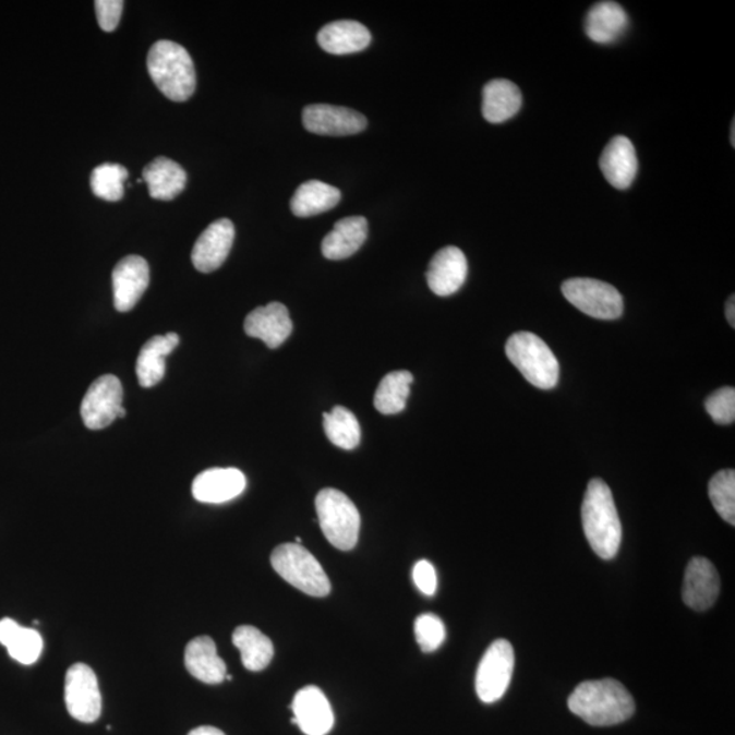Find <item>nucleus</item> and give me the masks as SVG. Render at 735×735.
<instances>
[{
    "instance_id": "1",
    "label": "nucleus",
    "mask_w": 735,
    "mask_h": 735,
    "mask_svg": "<svg viewBox=\"0 0 735 735\" xmlns=\"http://www.w3.org/2000/svg\"><path fill=\"white\" fill-rule=\"evenodd\" d=\"M568 707L576 716L598 727L618 725L635 714L632 695L613 678L579 684L569 696Z\"/></svg>"
},
{
    "instance_id": "2",
    "label": "nucleus",
    "mask_w": 735,
    "mask_h": 735,
    "mask_svg": "<svg viewBox=\"0 0 735 735\" xmlns=\"http://www.w3.org/2000/svg\"><path fill=\"white\" fill-rule=\"evenodd\" d=\"M581 522L592 551L603 559L616 557L623 540L622 520L614 504L611 487L600 479L587 486Z\"/></svg>"
},
{
    "instance_id": "3",
    "label": "nucleus",
    "mask_w": 735,
    "mask_h": 735,
    "mask_svg": "<svg viewBox=\"0 0 735 735\" xmlns=\"http://www.w3.org/2000/svg\"><path fill=\"white\" fill-rule=\"evenodd\" d=\"M147 70L162 95L174 103H184L194 95L196 74L186 49L178 43L161 40L147 55Z\"/></svg>"
},
{
    "instance_id": "4",
    "label": "nucleus",
    "mask_w": 735,
    "mask_h": 735,
    "mask_svg": "<svg viewBox=\"0 0 735 735\" xmlns=\"http://www.w3.org/2000/svg\"><path fill=\"white\" fill-rule=\"evenodd\" d=\"M506 353L508 360L534 387L552 389L557 386L559 366L556 356L535 334H513L507 341Z\"/></svg>"
},
{
    "instance_id": "5",
    "label": "nucleus",
    "mask_w": 735,
    "mask_h": 735,
    "mask_svg": "<svg viewBox=\"0 0 735 735\" xmlns=\"http://www.w3.org/2000/svg\"><path fill=\"white\" fill-rule=\"evenodd\" d=\"M316 513L328 542L339 551H352L358 545L361 518L358 507L341 491L326 487L317 493Z\"/></svg>"
},
{
    "instance_id": "6",
    "label": "nucleus",
    "mask_w": 735,
    "mask_h": 735,
    "mask_svg": "<svg viewBox=\"0 0 735 735\" xmlns=\"http://www.w3.org/2000/svg\"><path fill=\"white\" fill-rule=\"evenodd\" d=\"M272 565L276 573L296 589L311 597H327L330 579L322 565L300 544H284L274 550Z\"/></svg>"
},
{
    "instance_id": "7",
    "label": "nucleus",
    "mask_w": 735,
    "mask_h": 735,
    "mask_svg": "<svg viewBox=\"0 0 735 735\" xmlns=\"http://www.w3.org/2000/svg\"><path fill=\"white\" fill-rule=\"evenodd\" d=\"M562 290L570 304L595 320L614 321L623 315V296L611 284L594 278H570Z\"/></svg>"
},
{
    "instance_id": "8",
    "label": "nucleus",
    "mask_w": 735,
    "mask_h": 735,
    "mask_svg": "<svg viewBox=\"0 0 735 735\" xmlns=\"http://www.w3.org/2000/svg\"><path fill=\"white\" fill-rule=\"evenodd\" d=\"M515 667L514 647L508 640L493 641L477 668L475 690L481 701L495 703L506 695Z\"/></svg>"
},
{
    "instance_id": "9",
    "label": "nucleus",
    "mask_w": 735,
    "mask_h": 735,
    "mask_svg": "<svg viewBox=\"0 0 735 735\" xmlns=\"http://www.w3.org/2000/svg\"><path fill=\"white\" fill-rule=\"evenodd\" d=\"M81 417L92 431L104 430L125 417L123 387L117 376L104 375L92 383L82 399Z\"/></svg>"
},
{
    "instance_id": "10",
    "label": "nucleus",
    "mask_w": 735,
    "mask_h": 735,
    "mask_svg": "<svg viewBox=\"0 0 735 735\" xmlns=\"http://www.w3.org/2000/svg\"><path fill=\"white\" fill-rule=\"evenodd\" d=\"M64 701L69 714L82 723H93L103 711L96 673L85 663H75L65 674Z\"/></svg>"
},
{
    "instance_id": "11",
    "label": "nucleus",
    "mask_w": 735,
    "mask_h": 735,
    "mask_svg": "<svg viewBox=\"0 0 735 735\" xmlns=\"http://www.w3.org/2000/svg\"><path fill=\"white\" fill-rule=\"evenodd\" d=\"M303 124L312 134L347 136L363 133L368 120L363 113L353 109L330 104H311L304 108Z\"/></svg>"
},
{
    "instance_id": "12",
    "label": "nucleus",
    "mask_w": 735,
    "mask_h": 735,
    "mask_svg": "<svg viewBox=\"0 0 735 735\" xmlns=\"http://www.w3.org/2000/svg\"><path fill=\"white\" fill-rule=\"evenodd\" d=\"M150 282L149 265L144 257L129 255L113 268V304L119 312L134 309Z\"/></svg>"
},
{
    "instance_id": "13",
    "label": "nucleus",
    "mask_w": 735,
    "mask_h": 735,
    "mask_svg": "<svg viewBox=\"0 0 735 735\" xmlns=\"http://www.w3.org/2000/svg\"><path fill=\"white\" fill-rule=\"evenodd\" d=\"M721 579L714 564L704 557L690 559L685 570L683 600L694 611L704 612L720 597Z\"/></svg>"
},
{
    "instance_id": "14",
    "label": "nucleus",
    "mask_w": 735,
    "mask_h": 735,
    "mask_svg": "<svg viewBox=\"0 0 735 735\" xmlns=\"http://www.w3.org/2000/svg\"><path fill=\"white\" fill-rule=\"evenodd\" d=\"M234 241V225L230 219H217L208 225L192 250V263L197 272L212 273L227 261Z\"/></svg>"
},
{
    "instance_id": "15",
    "label": "nucleus",
    "mask_w": 735,
    "mask_h": 735,
    "mask_svg": "<svg viewBox=\"0 0 735 735\" xmlns=\"http://www.w3.org/2000/svg\"><path fill=\"white\" fill-rule=\"evenodd\" d=\"M468 260L458 246H446L432 257L427 266L426 281L433 293L447 298L457 293L468 278Z\"/></svg>"
},
{
    "instance_id": "16",
    "label": "nucleus",
    "mask_w": 735,
    "mask_h": 735,
    "mask_svg": "<svg viewBox=\"0 0 735 735\" xmlns=\"http://www.w3.org/2000/svg\"><path fill=\"white\" fill-rule=\"evenodd\" d=\"M292 711L293 723L306 735H326L334 726V712L330 703L314 685L305 687L296 694Z\"/></svg>"
},
{
    "instance_id": "17",
    "label": "nucleus",
    "mask_w": 735,
    "mask_h": 735,
    "mask_svg": "<svg viewBox=\"0 0 735 735\" xmlns=\"http://www.w3.org/2000/svg\"><path fill=\"white\" fill-rule=\"evenodd\" d=\"M244 330L246 336L262 339L267 348L277 349L292 334L293 323L287 306L270 303L255 309L245 317Z\"/></svg>"
},
{
    "instance_id": "18",
    "label": "nucleus",
    "mask_w": 735,
    "mask_h": 735,
    "mask_svg": "<svg viewBox=\"0 0 735 735\" xmlns=\"http://www.w3.org/2000/svg\"><path fill=\"white\" fill-rule=\"evenodd\" d=\"M245 486V475L239 469H208L192 482V495L201 503L222 504L239 497Z\"/></svg>"
},
{
    "instance_id": "19",
    "label": "nucleus",
    "mask_w": 735,
    "mask_h": 735,
    "mask_svg": "<svg viewBox=\"0 0 735 735\" xmlns=\"http://www.w3.org/2000/svg\"><path fill=\"white\" fill-rule=\"evenodd\" d=\"M600 168L607 183L614 189L628 190L639 169L632 142L624 135L614 136L602 152Z\"/></svg>"
},
{
    "instance_id": "20",
    "label": "nucleus",
    "mask_w": 735,
    "mask_h": 735,
    "mask_svg": "<svg viewBox=\"0 0 735 735\" xmlns=\"http://www.w3.org/2000/svg\"><path fill=\"white\" fill-rule=\"evenodd\" d=\"M186 671L200 682L216 685L227 678V663L218 655L216 641L208 636L192 639L185 647Z\"/></svg>"
},
{
    "instance_id": "21",
    "label": "nucleus",
    "mask_w": 735,
    "mask_h": 735,
    "mask_svg": "<svg viewBox=\"0 0 735 735\" xmlns=\"http://www.w3.org/2000/svg\"><path fill=\"white\" fill-rule=\"evenodd\" d=\"M372 41L371 32L358 21H336L323 26L317 33L322 49L333 55H350L364 51Z\"/></svg>"
},
{
    "instance_id": "22",
    "label": "nucleus",
    "mask_w": 735,
    "mask_h": 735,
    "mask_svg": "<svg viewBox=\"0 0 735 735\" xmlns=\"http://www.w3.org/2000/svg\"><path fill=\"white\" fill-rule=\"evenodd\" d=\"M368 238V221L354 216L339 219L322 241V254L330 261L347 260L358 252Z\"/></svg>"
},
{
    "instance_id": "23",
    "label": "nucleus",
    "mask_w": 735,
    "mask_h": 735,
    "mask_svg": "<svg viewBox=\"0 0 735 735\" xmlns=\"http://www.w3.org/2000/svg\"><path fill=\"white\" fill-rule=\"evenodd\" d=\"M522 104V93L508 80L487 82L482 92V115L492 124H501L514 118Z\"/></svg>"
},
{
    "instance_id": "24",
    "label": "nucleus",
    "mask_w": 735,
    "mask_h": 735,
    "mask_svg": "<svg viewBox=\"0 0 735 735\" xmlns=\"http://www.w3.org/2000/svg\"><path fill=\"white\" fill-rule=\"evenodd\" d=\"M629 26L628 14L616 2H598L586 16V35L598 44H611L622 38Z\"/></svg>"
},
{
    "instance_id": "25",
    "label": "nucleus",
    "mask_w": 735,
    "mask_h": 735,
    "mask_svg": "<svg viewBox=\"0 0 735 735\" xmlns=\"http://www.w3.org/2000/svg\"><path fill=\"white\" fill-rule=\"evenodd\" d=\"M180 338L177 333L156 336L142 348L136 360V376L142 387L150 388L162 381L166 375V359L177 349Z\"/></svg>"
},
{
    "instance_id": "26",
    "label": "nucleus",
    "mask_w": 735,
    "mask_h": 735,
    "mask_svg": "<svg viewBox=\"0 0 735 735\" xmlns=\"http://www.w3.org/2000/svg\"><path fill=\"white\" fill-rule=\"evenodd\" d=\"M0 644L21 665H33L40 660L43 638L36 629L22 627L11 618L0 619Z\"/></svg>"
},
{
    "instance_id": "27",
    "label": "nucleus",
    "mask_w": 735,
    "mask_h": 735,
    "mask_svg": "<svg viewBox=\"0 0 735 735\" xmlns=\"http://www.w3.org/2000/svg\"><path fill=\"white\" fill-rule=\"evenodd\" d=\"M153 200L172 201L182 194L186 173L178 162L167 157H157L144 169V179Z\"/></svg>"
},
{
    "instance_id": "28",
    "label": "nucleus",
    "mask_w": 735,
    "mask_h": 735,
    "mask_svg": "<svg viewBox=\"0 0 735 735\" xmlns=\"http://www.w3.org/2000/svg\"><path fill=\"white\" fill-rule=\"evenodd\" d=\"M341 201V191L320 180H310L296 190L290 208L298 217H312L336 207Z\"/></svg>"
},
{
    "instance_id": "29",
    "label": "nucleus",
    "mask_w": 735,
    "mask_h": 735,
    "mask_svg": "<svg viewBox=\"0 0 735 735\" xmlns=\"http://www.w3.org/2000/svg\"><path fill=\"white\" fill-rule=\"evenodd\" d=\"M234 647H238L246 671L262 672L270 665L274 656L273 641L260 629L243 625L234 629L232 636Z\"/></svg>"
},
{
    "instance_id": "30",
    "label": "nucleus",
    "mask_w": 735,
    "mask_h": 735,
    "mask_svg": "<svg viewBox=\"0 0 735 735\" xmlns=\"http://www.w3.org/2000/svg\"><path fill=\"white\" fill-rule=\"evenodd\" d=\"M413 382L414 376L409 371H395L384 376L373 399L378 413L391 415L403 411Z\"/></svg>"
},
{
    "instance_id": "31",
    "label": "nucleus",
    "mask_w": 735,
    "mask_h": 735,
    "mask_svg": "<svg viewBox=\"0 0 735 735\" xmlns=\"http://www.w3.org/2000/svg\"><path fill=\"white\" fill-rule=\"evenodd\" d=\"M323 427L334 446L342 449H354L361 441V427L358 417L342 406H336L330 413L323 414Z\"/></svg>"
},
{
    "instance_id": "32",
    "label": "nucleus",
    "mask_w": 735,
    "mask_h": 735,
    "mask_svg": "<svg viewBox=\"0 0 735 735\" xmlns=\"http://www.w3.org/2000/svg\"><path fill=\"white\" fill-rule=\"evenodd\" d=\"M129 178L128 169L119 164H103L93 169L91 185L93 194L104 201L118 202L124 196V182Z\"/></svg>"
},
{
    "instance_id": "33",
    "label": "nucleus",
    "mask_w": 735,
    "mask_h": 735,
    "mask_svg": "<svg viewBox=\"0 0 735 735\" xmlns=\"http://www.w3.org/2000/svg\"><path fill=\"white\" fill-rule=\"evenodd\" d=\"M712 506L727 523L735 525V471L722 470L712 477L709 486Z\"/></svg>"
},
{
    "instance_id": "34",
    "label": "nucleus",
    "mask_w": 735,
    "mask_h": 735,
    "mask_svg": "<svg viewBox=\"0 0 735 735\" xmlns=\"http://www.w3.org/2000/svg\"><path fill=\"white\" fill-rule=\"evenodd\" d=\"M414 634L417 643L424 652L436 651L446 640V627L441 618L431 613L421 614L415 619Z\"/></svg>"
},
{
    "instance_id": "35",
    "label": "nucleus",
    "mask_w": 735,
    "mask_h": 735,
    "mask_svg": "<svg viewBox=\"0 0 735 735\" xmlns=\"http://www.w3.org/2000/svg\"><path fill=\"white\" fill-rule=\"evenodd\" d=\"M707 413L716 424L728 425L735 420V389L722 387L706 400Z\"/></svg>"
},
{
    "instance_id": "36",
    "label": "nucleus",
    "mask_w": 735,
    "mask_h": 735,
    "mask_svg": "<svg viewBox=\"0 0 735 735\" xmlns=\"http://www.w3.org/2000/svg\"><path fill=\"white\" fill-rule=\"evenodd\" d=\"M95 9L98 25L101 29L113 32L119 25L120 16H122L124 2L123 0H96Z\"/></svg>"
},
{
    "instance_id": "37",
    "label": "nucleus",
    "mask_w": 735,
    "mask_h": 735,
    "mask_svg": "<svg viewBox=\"0 0 735 735\" xmlns=\"http://www.w3.org/2000/svg\"><path fill=\"white\" fill-rule=\"evenodd\" d=\"M413 580L422 594L427 597L435 595L437 590V575L436 569L426 559H421L413 568Z\"/></svg>"
},
{
    "instance_id": "38",
    "label": "nucleus",
    "mask_w": 735,
    "mask_h": 735,
    "mask_svg": "<svg viewBox=\"0 0 735 735\" xmlns=\"http://www.w3.org/2000/svg\"><path fill=\"white\" fill-rule=\"evenodd\" d=\"M189 735H227L224 732L219 731L217 727L213 726H201L191 731Z\"/></svg>"
},
{
    "instance_id": "39",
    "label": "nucleus",
    "mask_w": 735,
    "mask_h": 735,
    "mask_svg": "<svg viewBox=\"0 0 735 735\" xmlns=\"http://www.w3.org/2000/svg\"><path fill=\"white\" fill-rule=\"evenodd\" d=\"M726 317L732 327H735V300L734 296L728 299L726 304Z\"/></svg>"
},
{
    "instance_id": "40",
    "label": "nucleus",
    "mask_w": 735,
    "mask_h": 735,
    "mask_svg": "<svg viewBox=\"0 0 735 735\" xmlns=\"http://www.w3.org/2000/svg\"><path fill=\"white\" fill-rule=\"evenodd\" d=\"M731 140H732V145L735 146V122H734V120H733V123H732V136H731Z\"/></svg>"
}]
</instances>
